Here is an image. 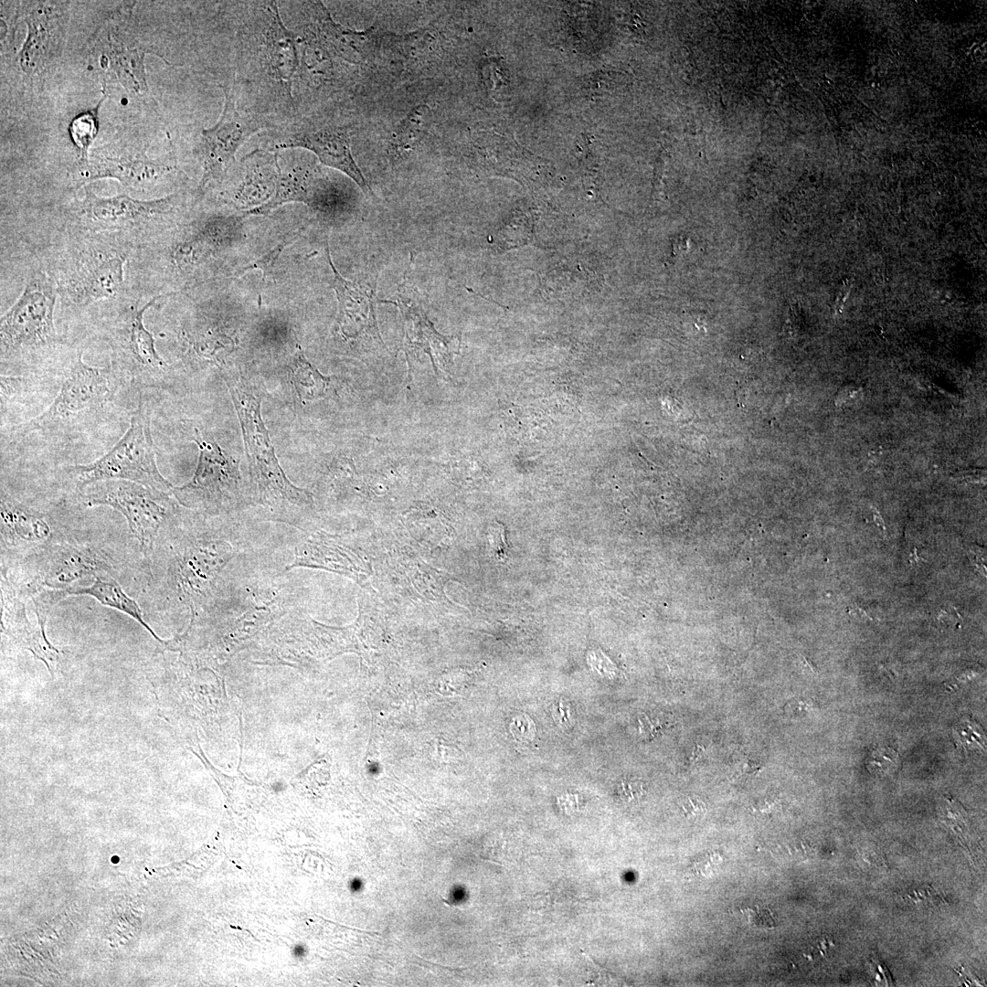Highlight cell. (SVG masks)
Wrapping results in <instances>:
<instances>
[{"label":"cell","mask_w":987,"mask_h":987,"mask_svg":"<svg viewBox=\"0 0 987 987\" xmlns=\"http://www.w3.org/2000/svg\"><path fill=\"white\" fill-rule=\"evenodd\" d=\"M122 382L111 366H89L79 352L61 370L60 387L54 400L14 431L19 438L30 434L64 437L82 431L99 421Z\"/></svg>","instance_id":"6da1fadb"},{"label":"cell","mask_w":987,"mask_h":987,"mask_svg":"<svg viewBox=\"0 0 987 987\" xmlns=\"http://www.w3.org/2000/svg\"><path fill=\"white\" fill-rule=\"evenodd\" d=\"M227 382L242 429L255 496L275 518L295 525L293 513L309 503L310 494L293 485L281 468L260 417V400L252 388L241 377H228Z\"/></svg>","instance_id":"7a4b0ae2"},{"label":"cell","mask_w":987,"mask_h":987,"mask_svg":"<svg viewBox=\"0 0 987 987\" xmlns=\"http://www.w3.org/2000/svg\"><path fill=\"white\" fill-rule=\"evenodd\" d=\"M68 474L81 490L104 480H125L173 494V485L158 470L150 418L140 398L124 435L104 455L87 464L69 466Z\"/></svg>","instance_id":"3957f363"},{"label":"cell","mask_w":987,"mask_h":987,"mask_svg":"<svg viewBox=\"0 0 987 987\" xmlns=\"http://www.w3.org/2000/svg\"><path fill=\"white\" fill-rule=\"evenodd\" d=\"M171 550L167 580L179 602L190 609L192 621L213 606L218 578L238 549L214 534L197 533L181 537Z\"/></svg>","instance_id":"277c9868"},{"label":"cell","mask_w":987,"mask_h":987,"mask_svg":"<svg viewBox=\"0 0 987 987\" xmlns=\"http://www.w3.org/2000/svg\"><path fill=\"white\" fill-rule=\"evenodd\" d=\"M58 295L55 282L42 272L27 279L24 291L1 316L2 366L7 361H28L58 343L54 310Z\"/></svg>","instance_id":"5b68a950"},{"label":"cell","mask_w":987,"mask_h":987,"mask_svg":"<svg viewBox=\"0 0 987 987\" xmlns=\"http://www.w3.org/2000/svg\"><path fill=\"white\" fill-rule=\"evenodd\" d=\"M84 504L107 505L121 513L144 554H149L171 509L169 494L125 480H104L85 486Z\"/></svg>","instance_id":"8992f818"},{"label":"cell","mask_w":987,"mask_h":987,"mask_svg":"<svg viewBox=\"0 0 987 987\" xmlns=\"http://www.w3.org/2000/svg\"><path fill=\"white\" fill-rule=\"evenodd\" d=\"M199 460L193 478L174 487L173 495L184 506L207 512L228 507L238 495L240 478L234 463L211 440L196 431Z\"/></svg>","instance_id":"52a82bcc"},{"label":"cell","mask_w":987,"mask_h":987,"mask_svg":"<svg viewBox=\"0 0 987 987\" xmlns=\"http://www.w3.org/2000/svg\"><path fill=\"white\" fill-rule=\"evenodd\" d=\"M160 297L154 296L140 308L135 304L111 330L110 344L113 359L111 366L122 381L143 386L166 367L155 348L153 334L143 324L144 312Z\"/></svg>","instance_id":"ba28073f"},{"label":"cell","mask_w":987,"mask_h":987,"mask_svg":"<svg viewBox=\"0 0 987 987\" xmlns=\"http://www.w3.org/2000/svg\"><path fill=\"white\" fill-rule=\"evenodd\" d=\"M225 97L223 110L218 122L203 129L199 145L203 175L198 186L202 191L207 184L223 178L235 162V155L241 144L265 125L252 115L242 113L237 108L233 93L223 87Z\"/></svg>","instance_id":"9c48e42d"},{"label":"cell","mask_w":987,"mask_h":987,"mask_svg":"<svg viewBox=\"0 0 987 987\" xmlns=\"http://www.w3.org/2000/svg\"><path fill=\"white\" fill-rule=\"evenodd\" d=\"M126 258L115 250H93L81 256L65 282L69 300L79 306L117 296L123 285Z\"/></svg>","instance_id":"30bf717a"},{"label":"cell","mask_w":987,"mask_h":987,"mask_svg":"<svg viewBox=\"0 0 987 987\" xmlns=\"http://www.w3.org/2000/svg\"><path fill=\"white\" fill-rule=\"evenodd\" d=\"M40 552L37 577L31 584L54 590L72 587L80 578L110 573L111 567L99 550L68 541L48 543Z\"/></svg>","instance_id":"8fae6325"},{"label":"cell","mask_w":987,"mask_h":987,"mask_svg":"<svg viewBox=\"0 0 987 987\" xmlns=\"http://www.w3.org/2000/svg\"><path fill=\"white\" fill-rule=\"evenodd\" d=\"M261 13L260 68L275 89L292 103V87L299 65L297 35L284 26L274 3L265 5Z\"/></svg>","instance_id":"7c38bea8"},{"label":"cell","mask_w":987,"mask_h":987,"mask_svg":"<svg viewBox=\"0 0 987 987\" xmlns=\"http://www.w3.org/2000/svg\"><path fill=\"white\" fill-rule=\"evenodd\" d=\"M275 148L309 150L319 158L322 164L345 174L364 193L373 195L352 155L350 134L345 127L328 125L320 128H297L283 135L275 144Z\"/></svg>","instance_id":"4fadbf2b"},{"label":"cell","mask_w":987,"mask_h":987,"mask_svg":"<svg viewBox=\"0 0 987 987\" xmlns=\"http://www.w3.org/2000/svg\"><path fill=\"white\" fill-rule=\"evenodd\" d=\"M37 627L32 629L27 617L24 594L17 592L2 576L1 578V627L2 631L20 647L30 651L41 660L51 676L52 665L58 661L60 651L53 646L46 636L45 624L48 610L36 609Z\"/></svg>","instance_id":"5bb4252c"},{"label":"cell","mask_w":987,"mask_h":987,"mask_svg":"<svg viewBox=\"0 0 987 987\" xmlns=\"http://www.w3.org/2000/svg\"><path fill=\"white\" fill-rule=\"evenodd\" d=\"M90 159L78 165L82 180L115 178L123 186L143 188L161 177L169 168L149 159L143 153L105 146L94 150Z\"/></svg>","instance_id":"9a60e30c"},{"label":"cell","mask_w":987,"mask_h":987,"mask_svg":"<svg viewBox=\"0 0 987 987\" xmlns=\"http://www.w3.org/2000/svg\"><path fill=\"white\" fill-rule=\"evenodd\" d=\"M175 196L155 200H138L125 195L101 197L85 187L81 213L86 219L105 228L139 223L165 214L172 209Z\"/></svg>","instance_id":"2e32d148"},{"label":"cell","mask_w":987,"mask_h":987,"mask_svg":"<svg viewBox=\"0 0 987 987\" xmlns=\"http://www.w3.org/2000/svg\"><path fill=\"white\" fill-rule=\"evenodd\" d=\"M326 255L334 273V288L338 301L337 320L342 333L347 337H356L365 333L380 338L375 315L376 282H354L345 279L335 269L327 244Z\"/></svg>","instance_id":"e0dca14e"},{"label":"cell","mask_w":987,"mask_h":987,"mask_svg":"<svg viewBox=\"0 0 987 987\" xmlns=\"http://www.w3.org/2000/svg\"><path fill=\"white\" fill-rule=\"evenodd\" d=\"M2 545L44 547L52 531L43 514L21 502L1 494Z\"/></svg>","instance_id":"ac0fdd59"},{"label":"cell","mask_w":987,"mask_h":987,"mask_svg":"<svg viewBox=\"0 0 987 987\" xmlns=\"http://www.w3.org/2000/svg\"><path fill=\"white\" fill-rule=\"evenodd\" d=\"M277 175L273 195L264 203L246 211L245 215H265L290 202L313 206L317 202L318 182L315 171L296 167L281 171L277 161Z\"/></svg>","instance_id":"d6986e66"},{"label":"cell","mask_w":987,"mask_h":987,"mask_svg":"<svg viewBox=\"0 0 987 987\" xmlns=\"http://www.w3.org/2000/svg\"><path fill=\"white\" fill-rule=\"evenodd\" d=\"M93 582L87 587H69L58 590L60 598L85 595L97 600L101 605L121 611L143 627L155 640L164 642L144 621L143 612L135 600L131 598L111 577L110 573H101L93 577Z\"/></svg>","instance_id":"ffe728a7"},{"label":"cell","mask_w":987,"mask_h":987,"mask_svg":"<svg viewBox=\"0 0 987 987\" xmlns=\"http://www.w3.org/2000/svg\"><path fill=\"white\" fill-rule=\"evenodd\" d=\"M28 36L19 53V64L27 73L40 69L48 59L55 39V19L45 5H38L26 18Z\"/></svg>","instance_id":"44dd1931"},{"label":"cell","mask_w":987,"mask_h":987,"mask_svg":"<svg viewBox=\"0 0 987 987\" xmlns=\"http://www.w3.org/2000/svg\"><path fill=\"white\" fill-rule=\"evenodd\" d=\"M143 57V54L140 53L134 47L111 44L110 59L112 68L124 83H128L138 91L143 90L146 87Z\"/></svg>","instance_id":"7402d4cb"},{"label":"cell","mask_w":987,"mask_h":987,"mask_svg":"<svg viewBox=\"0 0 987 987\" xmlns=\"http://www.w3.org/2000/svg\"><path fill=\"white\" fill-rule=\"evenodd\" d=\"M100 105L101 102L94 109L78 115L69 125L71 138L80 150L78 165L88 161L89 147L98 132L97 112Z\"/></svg>","instance_id":"603a6c76"},{"label":"cell","mask_w":987,"mask_h":987,"mask_svg":"<svg viewBox=\"0 0 987 987\" xmlns=\"http://www.w3.org/2000/svg\"><path fill=\"white\" fill-rule=\"evenodd\" d=\"M426 109L425 105L418 107L400 124L392 142L395 153L400 154L415 146L423 130Z\"/></svg>","instance_id":"cb8c5ba5"},{"label":"cell","mask_w":987,"mask_h":987,"mask_svg":"<svg viewBox=\"0 0 987 987\" xmlns=\"http://www.w3.org/2000/svg\"><path fill=\"white\" fill-rule=\"evenodd\" d=\"M898 756L890 748H878L873 751L868 759L867 767L870 771L887 775L894 772L897 768Z\"/></svg>","instance_id":"d4e9b609"},{"label":"cell","mask_w":987,"mask_h":987,"mask_svg":"<svg viewBox=\"0 0 987 987\" xmlns=\"http://www.w3.org/2000/svg\"><path fill=\"white\" fill-rule=\"evenodd\" d=\"M300 232L301 231H299L295 235H290L283 241H281L276 248H274L272 250H271L269 252V254L262 256L257 261L253 262L252 264H250L248 267H245L243 269L242 272H245V271H247L249 270H252V269H261L263 271V272H264V275H266V272H269L271 268L273 266L276 259L281 254V250L286 247V245H288L289 243H291L294 239H296V238L299 237Z\"/></svg>","instance_id":"484cf974"},{"label":"cell","mask_w":987,"mask_h":987,"mask_svg":"<svg viewBox=\"0 0 987 987\" xmlns=\"http://www.w3.org/2000/svg\"><path fill=\"white\" fill-rule=\"evenodd\" d=\"M681 806L687 818L698 817L706 811V802L697 796H687Z\"/></svg>","instance_id":"4316f807"},{"label":"cell","mask_w":987,"mask_h":987,"mask_svg":"<svg viewBox=\"0 0 987 987\" xmlns=\"http://www.w3.org/2000/svg\"><path fill=\"white\" fill-rule=\"evenodd\" d=\"M954 479L960 483H980L985 482L986 475L984 470H966L956 473Z\"/></svg>","instance_id":"83f0119b"},{"label":"cell","mask_w":987,"mask_h":987,"mask_svg":"<svg viewBox=\"0 0 987 987\" xmlns=\"http://www.w3.org/2000/svg\"><path fill=\"white\" fill-rule=\"evenodd\" d=\"M861 387L854 384H847L843 386L835 397V405L838 407L843 406L850 399H853L855 396L859 395Z\"/></svg>","instance_id":"f1b7e54d"},{"label":"cell","mask_w":987,"mask_h":987,"mask_svg":"<svg viewBox=\"0 0 987 987\" xmlns=\"http://www.w3.org/2000/svg\"><path fill=\"white\" fill-rule=\"evenodd\" d=\"M968 555L971 563L974 566L976 570L981 572L982 575L985 576L986 568L985 555L983 549L978 547H971L969 550Z\"/></svg>","instance_id":"f546056e"},{"label":"cell","mask_w":987,"mask_h":987,"mask_svg":"<svg viewBox=\"0 0 987 987\" xmlns=\"http://www.w3.org/2000/svg\"><path fill=\"white\" fill-rule=\"evenodd\" d=\"M876 969L878 973H876V980L884 982V985H890V983H892L893 982L890 977L889 971H886V966L883 963H879L876 966Z\"/></svg>","instance_id":"4dcf8cb0"},{"label":"cell","mask_w":987,"mask_h":987,"mask_svg":"<svg viewBox=\"0 0 987 987\" xmlns=\"http://www.w3.org/2000/svg\"><path fill=\"white\" fill-rule=\"evenodd\" d=\"M850 616L861 621H873V619L866 613V611L859 606H850L847 610Z\"/></svg>","instance_id":"1f68e13d"},{"label":"cell","mask_w":987,"mask_h":987,"mask_svg":"<svg viewBox=\"0 0 987 987\" xmlns=\"http://www.w3.org/2000/svg\"><path fill=\"white\" fill-rule=\"evenodd\" d=\"M796 712H808L814 708L813 703L809 700L800 699L793 703Z\"/></svg>","instance_id":"d6a6232c"},{"label":"cell","mask_w":987,"mask_h":987,"mask_svg":"<svg viewBox=\"0 0 987 987\" xmlns=\"http://www.w3.org/2000/svg\"><path fill=\"white\" fill-rule=\"evenodd\" d=\"M871 509H872V513H873L874 523L879 528H882V529L885 530L886 525H885V522H884V519H883L881 514L879 513V511L876 507L871 506Z\"/></svg>","instance_id":"836d02e7"},{"label":"cell","mask_w":987,"mask_h":987,"mask_svg":"<svg viewBox=\"0 0 987 987\" xmlns=\"http://www.w3.org/2000/svg\"><path fill=\"white\" fill-rule=\"evenodd\" d=\"M703 750H705V746L696 744L694 747L691 758L696 759L702 754Z\"/></svg>","instance_id":"e575fe53"},{"label":"cell","mask_w":987,"mask_h":987,"mask_svg":"<svg viewBox=\"0 0 987 987\" xmlns=\"http://www.w3.org/2000/svg\"><path fill=\"white\" fill-rule=\"evenodd\" d=\"M920 557L918 555L917 548L914 547L913 552L909 555V561L912 565H917L920 560Z\"/></svg>","instance_id":"d590c367"},{"label":"cell","mask_w":987,"mask_h":987,"mask_svg":"<svg viewBox=\"0 0 987 987\" xmlns=\"http://www.w3.org/2000/svg\"><path fill=\"white\" fill-rule=\"evenodd\" d=\"M303 950L302 946L298 945L294 948L293 954L297 957L303 955Z\"/></svg>","instance_id":"8d00e7d4"}]
</instances>
